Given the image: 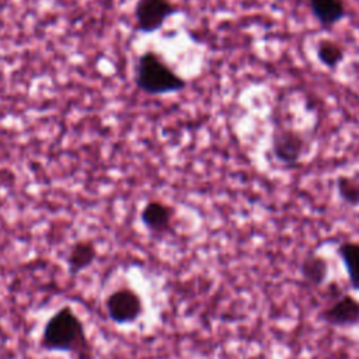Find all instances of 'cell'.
<instances>
[{"instance_id":"1","label":"cell","mask_w":359,"mask_h":359,"mask_svg":"<svg viewBox=\"0 0 359 359\" xmlns=\"http://www.w3.org/2000/svg\"><path fill=\"white\" fill-rule=\"evenodd\" d=\"M39 345L43 351L69 353L73 359L94 358L84 324L70 306H62L48 318Z\"/></svg>"},{"instance_id":"2","label":"cell","mask_w":359,"mask_h":359,"mask_svg":"<svg viewBox=\"0 0 359 359\" xmlns=\"http://www.w3.org/2000/svg\"><path fill=\"white\" fill-rule=\"evenodd\" d=\"M135 84L147 95L172 94L187 88V80L175 73L154 50H146L137 57Z\"/></svg>"},{"instance_id":"3","label":"cell","mask_w":359,"mask_h":359,"mask_svg":"<svg viewBox=\"0 0 359 359\" xmlns=\"http://www.w3.org/2000/svg\"><path fill=\"white\" fill-rule=\"evenodd\" d=\"M108 318L118 325L136 323L144 313L142 297L132 287L123 286L114 290L105 300Z\"/></svg>"},{"instance_id":"4","label":"cell","mask_w":359,"mask_h":359,"mask_svg":"<svg viewBox=\"0 0 359 359\" xmlns=\"http://www.w3.org/2000/svg\"><path fill=\"white\" fill-rule=\"evenodd\" d=\"M320 318L335 328H356L359 327V299L352 293L339 292L320 311Z\"/></svg>"},{"instance_id":"5","label":"cell","mask_w":359,"mask_h":359,"mask_svg":"<svg viewBox=\"0 0 359 359\" xmlns=\"http://www.w3.org/2000/svg\"><path fill=\"white\" fill-rule=\"evenodd\" d=\"M180 8L170 0H136L135 27L143 34L158 31Z\"/></svg>"},{"instance_id":"6","label":"cell","mask_w":359,"mask_h":359,"mask_svg":"<svg viewBox=\"0 0 359 359\" xmlns=\"http://www.w3.org/2000/svg\"><path fill=\"white\" fill-rule=\"evenodd\" d=\"M271 150L279 163L293 165L302 160L306 150V142L297 130L278 126L272 133Z\"/></svg>"},{"instance_id":"7","label":"cell","mask_w":359,"mask_h":359,"mask_svg":"<svg viewBox=\"0 0 359 359\" xmlns=\"http://www.w3.org/2000/svg\"><path fill=\"white\" fill-rule=\"evenodd\" d=\"M172 217L174 209L161 201H149L140 212L142 224L154 234L171 231Z\"/></svg>"},{"instance_id":"8","label":"cell","mask_w":359,"mask_h":359,"mask_svg":"<svg viewBox=\"0 0 359 359\" xmlns=\"http://www.w3.org/2000/svg\"><path fill=\"white\" fill-rule=\"evenodd\" d=\"M337 254L344 265L349 287L359 292V240H344L337 247Z\"/></svg>"},{"instance_id":"9","label":"cell","mask_w":359,"mask_h":359,"mask_svg":"<svg viewBox=\"0 0 359 359\" xmlns=\"http://www.w3.org/2000/svg\"><path fill=\"white\" fill-rule=\"evenodd\" d=\"M309 7L314 18L323 27H334L346 15L344 0H309Z\"/></svg>"},{"instance_id":"10","label":"cell","mask_w":359,"mask_h":359,"mask_svg":"<svg viewBox=\"0 0 359 359\" xmlns=\"http://www.w3.org/2000/svg\"><path fill=\"white\" fill-rule=\"evenodd\" d=\"M97 259V248L95 245L88 240H80L76 241L69 252H67V268L70 275L76 276L84 269L90 268Z\"/></svg>"},{"instance_id":"11","label":"cell","mask_w":359,"mask_h":359,"mask_svg":"<svg viewBox=\"0 0 359 359\" xmlns=\"http://www.w3.org/2000/svg\"><path fill=\"white\" fill-rule=\"evenodd\" d=\"M328 273H330L328 261L321 254L311 252L302 259L300 275L303 280L310 286H314V287L323 286L328 279Z\"/></svg>"},{"instance_id":"12","label":"cell","mask_w":359,"mask_h":359,"mask_svg":"<svg viewBox=\"0 0 359 359\" xmlns=\"http://www.w3.org/2000/svg\"><path fill=\"white\" fill-rule=\"evenodd\" d=\"M316 55L323 66L334 70L342 63L345 50L337 41L331 38H323L316 45Z\"/></svg>"},{"instance_id":"13","label":"cell","mask_w":359,"mask_h":359,"mask_svg":"<svg viewBox=\"0 0 359 359\" xmlns=\"http://www.w3.org/2000/svg\"><path fill=\"white\" fill-rule=\"evenodd\" d=\"M337 194L345 205L358 208L359 206V177H348V175L338 177Z\"/></svg>"}]
</instances>
